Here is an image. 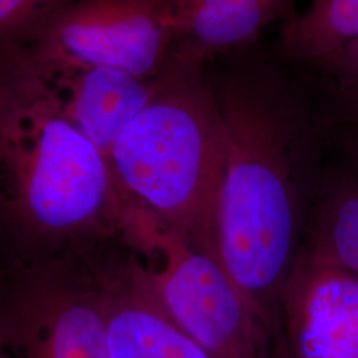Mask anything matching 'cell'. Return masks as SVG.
Returning <instances> with one entry per match:
<instances>
[{
	"instance_id": "obj_1",
	"label": "cell",
	"mask_w": 358,
	"mask_h": 358,
	"mask_svg": "<svg viewBox=\"0 0 358 358\" xmlns=\"http://www.w3.org/2000/svg\"><path fill=\"white\" fill-rule=\"evenodd\" d=\"M224 130L219 251L231 280L275 334L306 251L328 165L322 122L280 85L235 77L213 85Z\"/></svg>"
},
{
	"instance_id": "obj_2",
	"label": "cell",
	"mask_w": 358,
	"mask_h": 358,
	"mask_svg": "<svg viewBox=\"0 0 358 358\" xmlns=\"http://www.w3.org/2000/svg\"><path fill=\"white\" fill-rule=\"evenodd\" d=\"M183 64L118 136L108 164L130 207L222 262L217 217L224 130L213 85L196 63Z\"/></svg>"
},
{
	"instance_id": "obj_3",
	"label": "cell",
	"mask_w": 358,
	"mask_h": 358,
	"mask_svg": "<svg viewBox=\"0 0 358 358\" xmlns=\"http://www.w3.org/2000/svg\"><path fill=\"white\" fill-rule=\"evenodd\" d=\"M125 213L153 250L154 268L142 273L170 319L213 358H269L278 334L244 300L223 263L141 210Z\"/></svg>"
},
{
	"instance_id": "obj_4",
	"label": "cell",
	"mask_w": 358,
	"mask_h": 358,
	"mask_svg": "<svg viewBox=\"0 0 358 358\" xmlns=\"http://www.w3.org/2000/svg\"><path fill=\"white\" fill-rule=\"evenodd\" d=\"M113 178L106 157L63 118L48 120L38 134L27 205L48 229H69L99 215L110 198Z\"/></svg>"
},
{
	"instance_id": "obj_5",
	"label": "cell",
	"mask_w": 358,
	"mask_h": 358,
	"mask_svg": "<svg viewBox=\"0 0 358 358\" xmlns=\"http://www.w3.org/2000/svg\"><path fill=\"white\" fill-rule=\"evenodd\" d=\"M280 331L292 358H358V278L304 252L282 297Z\"/></svg>"
},
{
	"instance_id": "obj_6",
	"label": "cell",
	"mask_w": 358,
	"mask_h": 358,
	"mask_svg": "<svg viewBox=\"0 0 358 358\" xmlns=\"http://www.w3.org/2000/svg\"><path fill=\"white\" fill-rule=\"evenodd\" d=\"M174 38L169 0H96L60 31V44L83 64L150 75Z\"/></svg>"
},
{
	"instance_id": "obj_7",
	"label": "cell",
	"mask_w": 358,
	"mask_h": 358,
	"mask_svg": "<svg viewBox=\"0 0 358 358\" xmlns=\"http://www.w3.org/2000/svg\"><path fill=\"white\" fill-rule=\"evenodd\" d=\"M112 358H213L159 304L141 271L103 294Z\"/></svg>"
},
{
	"instance_id": "obj_8",
	"label": "cell",
	"mask_w": 358,
	"mask_h": 358,
	"mask_svg": "<svg viewBox=\"0 0 358 358\" xmlns=\"http://www.w3.org/2000/svg\"><path fill=\"white\" fill-rule=\"evenodd\" d=\"M7 344L24 358H112L103 296L59 300L1 322Z\"/></svg>"
},
{
	"instance_id": "obj_9",
	"label": "cell",
	"mask_w": 358,
	"mask_h": 358,
	"mask_svg": "<svg viewBox=\"0 0 358 358\" xmlns=\"http://www.w3.org/2000/svg\"><path fill=\"white\" fill-rule=\"evenodd\" d=\"M289 0H173L174 38L183 43L180 60L250 43L285 10Z\"/></svg>"
},
{
	"instance_id": "obj_10",
	"label": "cell",
	"mask_w": 358,
	"mask_h": 358,
	"mask_svg": "<svg viewBox=\"0 0 358 358\" xmlns=\"http://www.w3.org/2000/svg\"><path fill=\"white\" fill-rule=\"evenodd\" d=\"M159 88L120 69L90 68L77 90L75 127L108 159L118 136L150 103Z\"/></svg>"
},
{
	"instance_id": "obj_11",
	"label": "cell",
	"mask_w": 358,
	"mask_h": 358,
	"mask_svg": "<svg viewBox=\"0 0 358 358\" xmlns=\"http://www.w3.org/2000/svg\"><path fill=\"white\" fill-rule=\"evenodd\" d=\"M304 252L358 278V174L346 162L327 166Z\"/></svg>"
},
{
	"instance_id": "obj_12",
	"label": "cell",
	"mask_w": 358,
	"mask_h": 358,
	"mask_svg": "<svg viewBox=\"0 0 358 358\" xmlns=\"http://www.w3.org/2000/svg\"><path fill=\"white\" fill-rule=\"evenodd\" d=\"M358 38V0H312L282 29L288 57L322 63Z\"/></svg>"
},
{
	"instance_id": "obj_13",
	"label": "cell",
	"mask_w": 358,
	"mask_h": 358,
	"mask_svg": "<svg viewBox=\"0 0 358 358\" xmlns=\"http://www.w3.org/2000/svg\"><path fill=\"white\" fill-rule=\"evenodd\" d=\"M321 64L346 87L358 85V38L334 52Z\"/></svg>"
},
{
	"instance_id": "obj_14",
	"label": "cell",
	"mask_w": 358,
	"mask_h": 358,
	"mask_svg": "<svg viewBox=\"0 0 358 358\" xmlns=\"http://www.w3.org/2000/svg\"><path fill=\"white\" fill-rule=\"evenodd\" d=\"M340 129L337 137L346 164L358 174V121L341 124Z\"/></svg>"
},
{
	"instance_id": "obj_15",
	"label": "cell",
	"mask_w": 358,
	"mask_h": 358,
	"mask_svg": "<svg viewBox=\"0 0 358 358\" xmlns=\"http://www.w3.org/2000/svg\"><path fill=\"white\" fill-rule=\"evenodd\" d=\"M31 0H0V24L20 13Z\"/></svg>"
},
{
	"instance_id": "obj_16",
	"label": "cell",
	"mask_w": 358,
	"mask_h": 358,
	"mask_svg": "<svg viewBox=\"0 0 358 358\" xmlns=\"http://www.w3.org/2000/svg\"><path fill=\"white\" fill-rule=\"evenodd\" d=\"M269 358H292L289 350H288V346L285 344L282 331H279L276 336V340H275V344H273Z\"/></svg>"
},
{
	"instance_id": "obj_17",
	"label": "cell",
	"mask_w": 358,
	"mask_h": 358,
	"mask_svg": "<svg viewBox=\"0 0 358 358\" xmlns=\"http://www.w3.org/2000/svg\"><path fill=\"white\" fill-rule=\"evenodd\" d=\"M7 341H6V337H4V333L1 331V327H0V358H3V345L6 344Z\"/></svg>"
},
{
	"instance_id": "obj_18",
	"label": "cell",
	"mask_w": 358,
	"mask_h": 358,
	"mask_svg": "<svg viewBox=\"0 0 358 358\" xmlns=\"http://www.w3.org/2000/svg\"><path fill=\"white\" fill-rule=\"evenodd\" d=\"M169 1H170V3H171V1H173V0H169Z\"/></svg>"
}]
</instances>
